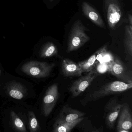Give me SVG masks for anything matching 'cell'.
Segmentation results:
<instances>
[{"mask_svg": "<svg viewBox=\"0 0 132 132\" xmlns=\"http://www.w3.org/2000/svg\"><path fill=\"white\" fill-rule=\"evenodd\" d=\"M132 87V82L126 83L120 81L110 82L93 92L83 102L88 103L96 101L108 96L127 91Z\"/></svg>", "mask_w": 132, "mask_h": 132, "instance_id": "1", "label": "cell"}, {"mask_svg": "<svg viewBox=\"0 0 132 132\" xmlns=\"http://www.w3.org/2000/svg\"><path fill=\"white\" fill-rule=\"evenodd\" d=\"M86 29L80 20L75 21L69 33L67 53L78 50L89 41L90 38L86 33Z\"/></svg>", "mask_w": 132, "mask_h": 132, "instance_id": "2", "label": "cell"}, {"mask_svg": "<svg viewBox=\"0 0 132 132\" xmlns=\"http://www.w3.org/2000/svg\"><path fill=\"white\" fill-rule=\"evenodd\" d=\"M54 63H48L37 61H31L24 64L21 70L26 75L37 78H46L50 75Z\"/></svg>", "mask_w": 132, "mask_h": 132, "instance_id": "3", "label": "cell"}, {"mask_svg": "<svg viewBox=\"0 0 132 132\" xmlns=\"http://www.w3.org/2000/svg\"><path fill=\"white\" fill-rule=\"evenodd\" d=\"M109 27L114 30L122 19V12L119 0H104Z\"/></svg>", "mask_w": 132, "mask_h": 132, "instance_id": "4", "label": "cell"}, {"mask_svg": "<svg viewBox=\"0 0 132 132\" xmlns=\"http://www.w3.org/2000/svg\"><path fill=\"white\" fill-rule=\"evenodd\" d=\"M122 104L119 102L117 98L110 99L105 107L104 117L108 129H114L117 119L119 116Z\"/></svg>", "mask_w": 132, "mask_h": 132, "instance_id": "5", "label": "cell"}, {"mask_svg": "<svg viewBox=\"0 0 132 132\" xmlns=\"http://www.w3.org/2000/svg\"><path fill=\"white\" fill-rule=\"evenodd\" d=\"M99 75L94 69L74 82L69 88L72 97L78 96L84 92Z\"/></svg>", "mask_w": 132, "mask_h": 132, "instance_id": "6", "label": "cell"}, {"mask_svg": "<svg viewBox=\"0 0 132 132\" xmlns=\"http://www.w3.org/2000/svg\"><path fill=\"white\" fill-rule=\"evenodd\" d=\"M109 72L121 81L126 83L132 82L131 72L118 58L115 57L110 63Z\"/></svg>", "mask_w": 132, "mask_h": 132, "instance_id": "7", "label": "cell"}, {"mask_svg": "<svg viewBox=\"0 0 132 132\" xmlns=\"http://www.w3.org/2000/svg\"><path fill=\"white\" fill-rule=\"evenodd\" d=\"M59 88L57 83H55L48 87L43 98V113L47 117L54 108L58 99Z\"/></svg>", "mask_w": 132, "mask_h": 132, "instance_id": "8", "label": "cell"}, {"mask_svg": "<svg viewBox=\"0 0 132 132\" xmlns=\"http://www.w3.org/2000/svg\"><path fill=\"white\" fill-rule=\"evenodd\" d=\"M132 129V117L129 105L127 103L122 104L118 117L117 131L130 132Z\"/></svg>", "mask_w": 132, "mask_h": 132, "instance_id": "9", "label": "cell"}, {"mask_svg": "<svg viewBox=\"0 0 132 132\" xmlns=\"http://www.w3.org/2000/svg\"><path fill=\"white\" fill-rule=\"evenodd\" d=\"M85 113L70 107L69 105L64 106L58 116L54 124H60L74 121L84 117Z\"/></svg>", "mask_w": 132, "mask_h": 132, "instance_id": "10", "label": "cell"}, {"mask_svg": "<svg viewBox=\"0 0 132 132\" xmlns=\"http://www.w3.org/2000/svg\"><path fill=\"white\" fill-rule=\"evenodd\" d=\"M81 8L85 16L92 23L101 28L106 29L105 24L100 14L89 3L83 2L81 4Z\"/></svg>", "mask_w": 132, "mask_h": 132, "instance_id": "11", "label": "cell"}, {"mask_svg": "<svg viewBox=\"0 0 132 132\" xmlns=\"http://www.w3.org/2000/svg\"><path fill=\"white\" fill-rule=\"evenodd\" d=\"M61 68L62 74L65 77H79L82 73L78 64L69 59L62 60Z\"/></svg>", "mask_w": 132, "mask_h": 132, "instance_id": "12", "label": "cell"}, {"mask_svg": "<svg viewBox=\"0 0 132 132\" xmlns=\"http://www.w3.org/2000/svg\"><path fill=\"white\" fill-rule=\"evenodd\" d=\"M7 92L10 96L17 100L24 98L27 93L26 87L19 82L12 81L7 86Z\"/></svg>", "mask_w": 132, "mask_h": 132, "instance_id": "13", "label": "cell"}, {"mask_svg": "<svg viewBox=\"0 0 132 132\" xmlns=\"http://www.w3.org/2000/svg\"><path fill=\"white\" fill-rule=\"evenodd\" d=\"M96 52L97 64L98 62L110 63L113 61L115 58L112 54L108 51L106 45L100 48Z\"/></svg>", "mask_w": 132, "mask_h": 132, "instance_id": "14", "label": "cell"}, {"mask_svg": "<svg viewBox=\"0 0 132 132\" xmlns=\"http://www.w3.org/2000/svg\"><path fill=\"white\" fill-rule=\"evenodd\" d=\"M84 119V117L74 121L60 124H54L52 131L54 132H69Z\"/></svg>", "mask_w": 132, "mask_h": 132, "instance_id": "15", "label": "cell"}, {"mask_svg": "<svg viewBox=\"0 0 132 132\" xmlns=\"http://www.w3.org/2000/svg\"><path fill=\"white\" fill-rule=\"evenodd\" d=\"M124 44L127 55L131 57L132 55V26L130 24L126 25L125 27Z\"/></svg>", "mask_w": 132, "mask_h": 132, "instance_id": "16", "label": "cell"}, {"mask_svg": "<svg viewBox=\"0 0 132 132\" xmlns=\"http://www.w3.org/2000/svg\"><path fill=\"white\" fill-rule=\"evenodd\" d=\"M82 72H88L94 69L97 64L96 52L94 53L88 59L78 63Z\"/></svg>", "mask_w": 132, "mask_h": 132, "instance_id": "17", "label": "cell"}, {"mask_svg": "<svg viewBox=\"0 0 132 132\" xmlns=\"http://www.w3.org/2000/svg\"><path fill=\"white\" fill-rule=\"evenodd\" d=\"M57 48L55 45L51 42L46 43L42 47L40 53V56L43 58L51 57L57 55Z\"/></svg>", "mask_w": 132, "mask_h": 132, "instance_id": "18", "label": "cell"}, {"mask_svg": "<svg viewBox=\"0 0 132 132\" xmlns=\"http://www.w3.org/2000/svg\"><path fill=\"white\" fill-rule=\"evenodd\" d=\"M11 123L13 128L19 132H27L25 125L18 116L14 111H11Z\"/></svg>", "mask_w": 132, "mask_h": 132, "instance_id": "19", "label": "cell"}, {"mask_svg": "<svg viewBox=\"0 0 132 132\" xmlns=\"http://www.w3.org/2000/svg\"><path fill=\"white\" fill-rule=\"evenodd\" d=\"M29 129L31 132H37L40 131L39 123L35 113L32 111L29 112Z\"/></svg>", "mask_w": 132, "mask_h": 132, "instance_id": "20", "label": "cell"}, {"mask_svg": "<svg viewBox=\"0 0 132 132\" xmlns=\"http://www.w3.org/2000/svg\"><path fill=\"white\" fill-rule=\"evenodd\" d=\"M110 63L107 62H98L95 67V69L99 74H103L109 72Z\"/></svg>", "mask_w": 132, "mask_h": 132, "instance_id": "21", "label": "cell"}, {"mask_svg": "<svg viewBox=\"0 0 132 132\" xmlns=\"http://www.w3.org/2000/svg\"><path fill=\"white\" fill-rule=\"evenodd\" d=\"M128 20L129 21V24L132 26V16L131 14H129L128 15Z\"/></svg>", "mask_w": 132, "mask_h": 132, "instance_id": "22", "label": "cell"}, {"mask_svg": "<svg viewBox=\"0 0 132 132\" xmlns=\"http://www.w3.org/2000/svg\"><path fill=\"white\" fill-rule=\"evenodd\" d=\"M49 1H51V2H52L54 0H49Z\"/></svg>", "mask_w": 132, "mask_h": 132, "instance_id": "23", "label": "cell"}, {"mask_svg": "<svg viewBox=\"0 0 132 132\" xmlns=\"http://www.w3.org/2000/svg\"><path fill=\"white\" fill-rule=\"evenodd\" d=\"M1 70L0 69V75H1Z\"/></svg>", "mask_w": 132, "mask_h": 132, "instance_id": "24", "label": "cell"}]
</instances>
